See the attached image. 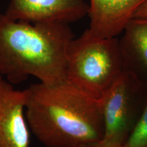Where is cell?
Returning <instances> with one entry per match:
<instances>
[{"mask_svg":"<svg viewBox=\"0 0 147 147\" xmlns=\"http://www.w3.org/2000/svg\"><path fill=\"white\" fill-rule=\"evenodd\" d=\"M74 38L69 24L16 21L0 12V75L12 84L30 76L44 84L63 82Z\"/></svg>","mask_w":147,"mask_h":147,"instance_id":"2","label":"cell"},{"mask_svg":"<svg viewBox=\"0 0 147 147\" xmlns=\"http://www.w3.org/2000/svg\"><path fill=\"white\" fill-rule=\"evenodd\" d=\"M25 117L29 129L47 147L99 144L104 132L100 100L67 80L27 88Z\"/></svg>","mask_w":147,"mask_h":147,"instance_id":"1","label":"cell"},{"mask_svg":"<svg viewBox=\"0 0 147 147\" xmlns=\"http://www.w3.org/2000/svg\"><path fill=\"white\" fill-rule=\"evenodd\" d=\"M119 40L124 70L147 87V18H133Z\"/></svg>","mask_w":147,"mask_h":147,"instance_id":"8","label":"cell"},{"mask_svg":"<svg viewBox=\"0 0 147 147\" xmlns=\"http://www.w3.org/2000/svg\"><path fill=\"white\" fill-rule=\"evenodd\" d=\"M84 147H102L100 146L98 144H91V145H89V146H86Z\"/></svg>","mask_w":147,"mask_h":147,"instance_id":"11","label":"cell"},{"mask_svg":"<svg viewBox=\"0 0 147 147\" xmlns=\"http://www.w3.org/2000/svg\"><path fill=\"white\" fill-rule=\"evenodd\" d=\"M104 120L102 147H123L147 103V87L123 70L100 100Z\"/></svg>","mask_w":147,"mask_h":147,"instance_id":"4","label":"cell"},{"mask_svg":"<svg viewBox=\"0 0 147 147\" xmlns=\"http://www.w3.org/2000/svg\"><path fill=\"white\" fill-rule=\"evenodd\" d=\"M85 0H10L4 14L11 19L29 23L69 24L88 14Z\"/></svg>","mask_w":147,"mask_h":147,"instance_id":"6","label":"cell"},{"mask_svg":"<svg viewBox=\"0 0 147 147\" xmlns=\"http://www.w3.org/2000/svg\"><path fill=\"white\" fill-rule=\"evenodd\" d=\"M27 89L18 90L0 75V147H29Z\"/></svg>","mask_w":147,"mask_h":147,"instance_id":"5","label":"cell"},{"mask_svg":"<svg viewBox=\"0 0 147 147\" xmlns=\"http://www.w3.org/2000/svg\"><path fill=\"white\" fill-rule=\"evenodd\" d=\"M123 147H147V103L134 131Z\"/></svg>","mask_w":147,"mask_h":147,"instance_id":"9","label":"cell"},{"mask_svg":"<svg viewBox=\"0 0 147 147\" xmlns=\"http://www.w3.org/2000/svg\"><path fill=\"white\" fill-rule=\"evenodd\" d=\"M124 70L119 39L102 38L86 29L67 51L65 80L100 100Z\"/></svg>","mask_w":147,"mask_h":147,"instance_id":"3","label":"cell"},{"mask_svg":"<svg viewBox=\"0 0 147 147\" xmlns=\"http://www.w3.org/2000/svg\"><path fill=\"white\" fill-rule=\"evenodd\" d=\"M145 0H90L89 29L102 38H117L123 32L134 12Z\"/></svg>","mask_w":147,"mask_h":147,"instance_id":"7","label":"cell"},{"mask_svg":"<svg viewBox=\"0 0 147 147\" xmlns=\"http://www.w3.org/2000/svg\"><path fill=\"white\" fill-rule=\"evenodd\" d=\"M133 18H147V0L143 2L134 12Z\"/></svg>","mask_w":147,"mask_h":147,"instance_id":"10","label":"cell"}]
</instances>
